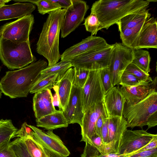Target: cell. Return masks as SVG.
<instances>
[{
    "label": "cell",
    "mask_w": 157,
    "mask_h": 157,
    "mask_svg": "<svg viewBox=\"0 0 157 157\" xmlns=\"http://www.w3.org/2000/svg\"><path fill=\"white\" fill-rule=\"evenodd\" d=\"M48 67L40 59L19 70L9 71L0 81V89L11 98L26 97L38 79L41 71Z\"/></svg>",
    "instance_id": "1"
},
{
    "label": "cell",
    "mask_w": 157,
    "mask_h": 157,
    "mask_svg": "<svg viewBox=\"0 0 157 157\" xmlns=\"http://www.w3.org/2000/svg\"><path fill=\"white\" fill-rule=\"evenodd\" d=\"M154 0H99L91 9L101 22L103 29H107L124 16L147 9Z\"/></svg>",
    "instance_id": "2"
},
{
    "label": "cell",
    "mask_w": 157,
    "mask_h": 157,
    "mask_svg": "<svg viewBox=\"0 0 157 157\" xmlns=\"http://www.w3.org/2000/svg\"><path fill=\"white\" fill-rule=\"evenodd\" d=\"M66 9H60L48 13L36 44V51L48 61V67L57 63L61 58L59 38Z\"/></svg>",
    "instance_id": "3"
},
{
    "label": "cell",
    "mask_w": 157,
    "mask_h": 157,
    "mask_svg": "<svg viewBox=\"0 0 157 157\" xmlns=\"http://www.w3.org/2000/svg\"><path fill=\"white\" fill-rule=\"evenodd\" d=\"M123 116L127 122V128L147 125L148 128L157 124V92L152 89L143 99L134 105L125 104Z\"/></svg>",
    "instance_id": "4"
},
{
    "label": "cell",
    "mask_w": 157,
    "mask_h": 157,
    "mask_svg": "<svg viewBox=\"0 0 157 157\" xmlns=\"http://www.w3.org/2000/svg\"><path fill=\"white\" fill-rule=\"evenodd\" d=\"M0 60L8 69L14 70L28 66L36 59L32 53L29 41L16 44L0 37Z\"/></svg>",
    "instance_id": "5"
},
{
    "label": "cell",
    "mask_w": 157,
    "mask_h": 157,
    "mask_svg": "<svg viewBox=\"0 0 157 157\" xmlns=\"http://www.w3.org/2000/svg\"><path fill=\"white\" fill-rule=\"evenodd\" d=\"M113 44L87 52L70 60L74 67L85 68L90 71L99 70L108 67Z\"/></svg>",
    "instance_id": "6"
},
{
    "label": "cell",
    "mask_w": 157,
    "mask_h": 157,
    "mask_svg": "<svg viewBox=\"0 0 157 157\" xmlns=\"http://www.w3.org/2000/svg\"><path fill=\"white\" fill-rule=\"evenodd\" d=\"M34 22V16L31 14L7 23L0 28V37L16 44L29 42Z\"/></svg>",
    "instance_id": "7"
},
{
    "label": "cell",
    "mask_w": 157,
    "mask_h": 157,
    "mask_svg": "<svg viewBox=\"0 0 157 157\" xmlns=\"http://www.w3.org/2000/svg\"><path fill=\"white\" fill-rule=\"evenodd\" d=\"M134 59L133 49L121 43L113 44L108 68L113 86L119 85L121 77Z\"/></svg>",
    "instance_id": "8"
},
{
    "label": "cell",
    "mask_w": 157,
    "mask_h": 157,
    "mask_svg": "<svg viewBox=\"0 0 157 157\" xmlns=\"http://www.w3.org/2000/svg\"><path fill=\"white\" fill-rule=\"evenodd\" d=\"M105 94L101 80L99 70L90 71L87 80L81 88L82 111L85 113L103 101Z\"/></svg>",
    "instance_id": "9"
},
{
    "label": "cell",
    "mask_w": 157,
    "mask_h": 157,
    "mask_svg": "<svg viewBox=\"0 0 157 157\" xmlns=\"http://www.w3.org/2000/svg\"><path fill=\"white\" fill-rule=\"evenodd\" d=\"M27 125L33 130L35 139L49 157H67L70 155V153L67 148L52 130L44 132L34 126Z\"/></svg>",
    "instance_id": "10"
},
{
    "label": "cell",
    "mask_w": 157,
    "mask_h": 157,
    "mask_svg": "<svg viewBox=\"0 0 157 157\" xmlns=\"http://www.w3.org/2000/svg\"><path fill=\"white\" fill-rule=\"evenodd\" d=\"M72 5L67 9L61 29V36L65 38L74 31L83 21L89 6L81 0H72Z\"/></svg>",
    "instance_id": "11"
},
{
    "label": "cell",
    "mask_w": 157,
    "mask_h": 157,
    "mask_svg": "<svg viewBox=\"0 0 157 157\" xmlns=\"http://www.w3.org/2000/svg\"><path fill=\"white\" fill-rule=\"evenodd\" d=\"M155 135L143 130L127 129L123 136L119 154H129L139 150L146 145Z\"/></svg>",
    "instance_id": "12"
},
{
    "label": "cell",
    "mask_w": 157,
    "mask_h": 157,
    "mask_svg": "<svg viewBox=\"0 0 157 157\" xmlns=\"http://www.w3.org/2000/svg\"><path fill=\"white\" fill-rule=\"evenodd\" d=\"M107 114L103 101L96 105L84 113L81 127L82 139L80 141L89 144L92 137L96 134L95 124L98 118Z\"/></svg>",
    "instance_id": "13"
},
{
    "label": "cell",
    "mask_w": 157,
    "mask_h": 157,
    "mask_svg": "<svg viewBox=\"0 0 157 157\" xmlns=\"http://www.w3.org/2000/svg\"><path fill=\"white\" fill-rule=\"evenodd\" d=\"M108 44L103 38L91 35L66 49L61 55V60L70 61L87 52Z\"/></svg>",
    "instance_id": "14"
},
{
    "label": "cell",
    "mask_w": 157,
    "mask_h": 157,
    "mask_svg": "<svg viewBox=\"0 0 157 157\" xmlns=\"http://www.w3.org/2000/svg\"><path fill=\"white\" fill-rule=\"evenodd\" d=\"M82 109L81 88L73 85L68 102L63 111L68 124L77 123L80 126L84 114Z\"/></svg>",
    "instance_id": "15"
},
{
    "label": "cell",
    "mask_w": 157,
    "mask_h": 157,
    "mask_svg": "<svg viewBox=\"0 0 157 157\" xmlns=\"http://www.w3.org/2000/svg\"><path fill=\"white\" fill-rule=\"evenodd\" d=\"M127 124L123 116L108 117V143L111 144L115 154H119L123 136L127 129Z\"/></svg>",
    "instance_id": "16"
},
{
    "label": "cell",
    "mask_w": 157,
    "mask_h": 157,
    "mask_svg": "<svg viewBox=\"0 0 157 157\" xmlns=\"http://www.w3.org/2000/svg\"><path fill=\"white\" fill-rule=\"evenodd\" d=\"M33 109L36 119L56 112L53 97L51 90L35 93L33 98Z\"/></svg>",
    "instance_id": "17"
},
{
    "label": "cell",
    "mask_w": 157,
    "mask_h": 157,
    "mask_svg": "<svg viewBox=\"0 0 157 157\" xmlns=\"http://www.w3.org/2000/svg\"><path fill=\"white\" fill-rule=\"evenodd\" d=\"M125 102L119 86L110 90L105 94L103 101L108 117H122Z\"/></svg>",
    "instance_id": "18"
},
{
    "label": "cell",
    "mask_w": 157,
    "mask_h": 157,
    "mask_svg": "<svg viewBox=\"0 0 157 157\" xmlns=\"http://www.w3.org/2000/svg\"><path fill=\"white\" fill-rule=\"evenodd\" d=\"M157 48V21L153 17L144 23L135 48Z\"/></svg>",
    "instance_id": "19"
},
{
    "label": "cell",
    "mask_w": 157,
    "mask_h": 157,
    "mask_svg": "<svg viewBox=\"0 0 157 157\" xmlns=\"http://www.w3.org/2000/svg\"><path fill=\"white\" fill-rule=\"evenodd\" d=\"M157 84V78L148 84L136 86H122L120 88L125 100V103L134 105L146 97L151 90L155 88Z\"/></svg>",
    "instance_id": "20"
},
{
    "label": "cell",
    "mask_w": 157,
    "mask_h": 157,
    "mask_svg": "<svg viewBox=\"0 0 157 157\" xmlns=\"http://www.w3.org/2000/svg\"><path fill=\"white\" fill-rule=\"evenodd\" d=\"M35 6L29 2H17L0 7V21L19 18L31 14L35 10Z\"/></svg>",
    "instance_id": "21"
},
{
    "label": "cell",
    "mask_w": 157,
    "mask_h": 157,
    "mask_svg": "<svg viewBox=\"0 0 157 157\" xmlns=\"http://www.w3.org/2000/svg\"><path fill=\"white\" fill-rule=\"evenodd\" d=\"M74 68L68 69L55 85L58 86V93L60 102L59 110L65 109L68 102L74 78Z\"/></svg>",
    "instance_id": "22"
},
{
    "label": "cell",
    "mask_w": 157,
    "mask_h": 157,
    "mask_svg": "<svg viewBox=\"0 0 157 157\" xmlns=\"http://www.w3.org/2000/svg\"><path fill=\"white\" fill-rule=\"evenodd\" d=\"M36 126L48 130L68 127V124L60 110L44 116L40 119H36Z\"/></svg>",
    "instance_id": "23"
},
{
    "label": "cell",
    "mask_w": 157,
    "mask_h": 157,
    "mask_svg": "<svg viewBox=\"0 0 157 157\" xmlns=\"http://www.w3.org/2000/svg\"><path fill=\"white\" fill-rule=\"evenodd\" d=\"M151 15L149 10L147 9L138 13L127 15L121 18L116 24L118 26L119 31L121 32L125 29L137 26L149 19Z\"/></svg>",
    "instance_id": "24"
},
{
    "label": "cell",
    "mask_w": 157,
    "mask_h": 157,
    "mask_svg": "<svg viewBox=\"0 0 157 157\" xmlns=\"http://www.w3.org/2000/svg\"><path fill=\"white\" fill-rule=\"evenodd\" d=\"M145 22L142 23L136 27L126 29L120 32V38L122 44L132 49L135 48L142 28Z\"/></svg>",
    "instance_id": "25"
},
{
    "label": "cell",
    "mask_w": 157,
    "mask_h": 157,
    "mask_svg": "<svg viewBox=\"0 0 157 157\" xmlns=\"http://www.w3.org/2000/svg\"><path fill=\"white\" fill-rule=\"evenodd\" d=\"M134 59L131 63L147 74L150 71L151 57L149 52L142 49H133Z\"/></svg>",
    "instance_id": "26"
},
{
    "label": "cell",
    "mask_w": 157,
    "mask_h": 157,
    "mask_svg": "<svg viewBox=\"0 0 157 157\" xmlns=\"http://www.w3.org/2000/svg\"><path fill=\"white\" fill-rule=\"evenodd\" d=\"M70 61H62L42 70L39 79L42 78L48 75L57 74L58 75L56 81L59 79L67 71L72 67Z\"/></svg>",
    "instance_id": "27"
},
{
    "label": "cell",
    "mask_w": 157,
    "mask_h": 157,
    "mask_svg": "<svg viewBox=\"0 0 157 157\" xmlns=\"http://www.w3.org/2000/svg\"><path fill=\"white\" fill-rule=\"evenodd\" d=\"M23 138L31 157H49L42 146L35 140L33 134Z\"/></svg>",
    "instance_id": "28"
},
{
    "label": "cell",
    "mask_w": 157,
    "mask_h": 157,
    "mask_svg": "<svg viewBox=\"0 0 157 157\" xmlns=\"http://www.w3.org/2000/svg\"><path fill=\"white\" fill-rule=\"evenodd\" d=\"M19 2H29L36 5L40 13L44 15L57 10L61 9L55 0H13Z\"/></svg>",
    "instance_id": "29"
},
{
    "label": "cell",
    "mask_w": 157,
    "mask_h": 157,
    "mask_svg": "<svg viewBox=\"0 0 157 157\" xmlns=\"http://www.w3.org/2000/svg\"><path fill=\"white\" fill-rule=\"evenodd\" d=\"M18 129L11 120H0V145L14 138Z\"/></svg>",
    "instance_id": "30"
},
{
    "label": "cell",
    "mask_w": 157,
    "mask_h": 157,
    "mask_svg": "<svg viewBox=\"0 0 157 157\" xmlns=\"http://www.w3.org/2000/svg\"><path fill=\"white\" fill-rule=\"evenodd\" d=\"M58 75L53 74L38 79L31 91V94L35 93L46 89L53 88L55 85Z\"/></svg>",
    "instance_id": "31"
},
{
    "label": "cell",
    "mask_w": 157,
    "mask_h": 157,
    "mask_svg": "<svg viewBox=\"0 0 157 157\" xmlns=\"http://www.w3.org/2000/svg\"><path fill=\"white\" fill-rule=\"evenodd\" d=\"M86 31L91 33V35H96L98 31L103 29L102 25L97 15L91 13L85 19L83 24Z\"/></svg>",
    "instance_id": "32"
},
{
    "label": "cell",
    "mask_w": 157,
    "mask_h": 157,
    "mask_svg": "<svg viewBox=\"0 0 157 157\" xmlns=\"http://www.w3.org/2000/svg\"><path fill=\"white\" fill-rule=\"evenodd\" d=\"M149 83L140 80L131 73L124 71L121 76L119 85L125 86H136Z\"/></svg>",
    "instance_id": "33"
},
{
    "label": "cell",
    "mask_w": 157,
    "mask_h": 157,
    "mask_svg": "<svg viewBox=\"0 0 157 157\" xmlns=\"http://www.w3.org/2000/svg\"><path fill=\"white\" fill-rule=\"evenodd\" d=\"M75 71L73 85L82 88L88 78L90 71L83 68L74 67Z\"/></svg>",
    "instance_id": "34"
},
{
    "label": "cell",
    "mask_w": 157,
    "mask_h": 157,
    "mask_svg": "<svg viewBox=\"0 0 157 157\" xmlns=\"http://www.w3.org/2000/svg\"><path fill=\"white\" fill-rule=\"evenodd\" d=\"M124 71L132 74L142 81L149 83L153 81L149 74L146 73L131 63L128 66Z\"/></svg>",
    "instance_id": "35"
},
{
    "label": "cell",
    "mask_w": 157,
    "mask_h": 157,
    "mask_svg": "<svg viewBox=\"0 0 157 157\" xmlns=\"http://www.w3.org/2000/svg\"><path fill=\"white\" fill-rule=\"evenodd\" d=\"M100 76L105 94L114 86L111 79L108 67L99 70Z\"/></svg>",
    "instance_id": "36"
},
{
    "label": "cell",
    "mask_w": 157,
    "mask_h": 157,
    "mask_svg": "<svg viewBox=\"0 0 157 157\" xmlns=\"http://www.w3.org/2000/svg\"><path fill=\"white\" fill-rule=\"evenodd\" d=\"M108 118L107 114L100 116L98 119L95 124L96 134L102 139L101 129L105 120Z\"/></svg>",
    "instance_id": "37"
},
{
    "label": "cell",
    "mask_w": 157,
    "mask_h": 157,
    "mask_svg": "<svg viewBox=\"0 0 157 157\" xmlns=\"http://www.w3.org/2000/svg\"><path fill=\"white\" fill-rule=\"evenodd\" d=\"M86 144L89 146L96 148L98 151L100 147L104 143L102 139L96 134L92 137L90 143L89 144Z\"/></svg>",
    "instance_id": "38"
},
{
    "label": "cell",
    "mask_w": 157,
    "mask_h": 157,
    "mask_svg": "<svg viewBox=\"0 0 157 157\" xmlns=\"http://www.w3.org/2000/svg\"><path fill=\"white\" fill-rule=\"evenodd\" d=\"M129 157H157V149L143 151Z\"/></svg>",
    "instance_id": "39"
},
{
    "label": "cell",
    "mask_w": 157,
    "mask_h": 157,
    "mask_svg": "<svg viewBox=\"0 0 157 157\" xmlns=\"http://www.w3.org/2000/svg\"><path fill=\"white\" fill-rule=\"evenodd\" d=\"M138 153L137 151L132 153L126 154H118L112 153L107 154L103 155H93L89 157H129Z\"/></svg>",
    "instance_id": "40"
},
{
    "label": "cell",
    "mask_w": 157,
    "mask_h": 157,
    "mask_svg": "<svg viewBox=\"0 0 157 157\" xmlns=\"http://www.w3.org/2000/svg\"><path fill=\"white\" fill-rule=\"evenodd\" d=\"M108 118L104 121L101 129V136L102 140L104 144L108 142Z\"/></svg>",
    "instance_id": "41"
},
{
    "label": "cell",
    "mask_w": 157,
    "mask_h": 157,
    "mask_svg": "<svg viewBox=\"0 0 157 157\" xmlns=\"http://www.w3.org/2000/svg\"><path fill=\"white\" fill-rule=\"evenodd\" d=\"M0 157H17L14 152L9 146L0 149Z\"/></svg>",
    "instance_id": "42"
},
{
    "label": "cell",
    "mask_w": 157,
    "mask_h": 157,
    "mask_svg": "<svg viewBox=\"0 0 157 157\" xmlns=\"http://www.w3.org/2000/svg\"><path fill=\"white\" fill-rule=\"evenodd\" d=\"M61 8L67 9L72 4V0H55Z\"/></svg>",
    "instance_id": "43"
},
{
    "label": "cell",
    "mask_w": 157,
    "mask_h": 157,
    "mask_svg": "<svg viewBox=\"0 0 157 157\" xmlns=\"http://www.w3.org/2000/svg\"><path fill=\"white\" fill-rule=\"evenodd\" d=\"M10 1V0H0V7L5 6L6 3Z\"/></svg>",
    "instance_id": "44"
},
{
    "label": "cell",
    "mask_w": 157,
    "mask_h": 157,
    "mask_svg": "<svg viewBox=\"0 0 157 157\" xmlns=\"http://www.w3.org/2000/svg\"><path fill=\"white\" fill-rule=\"evenodd\" d=\"M0 71H1V67L0 66ZM1 96H2L1 91V90H0V98H1Z\"/></svg>",
    "instance_id": "45"
}]
</instances>
